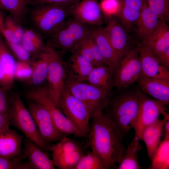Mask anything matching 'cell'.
Here are the masks:
<instances>
[{
    "mask_svg": "<svg viewBox=\"0 0 169 169\" xmlns=\"http://www.w3.org/2000/svg\"><path fill=\"white\" fill-rule=\"evenodd\" d=\"M74 5L41 3L32 5L27 13L31 29L47 40L71 16Z\"/></svg>",
    "mask_w": 169,
    "mask_h": 169,
    "instance_id": "3",
    "label": "cell"
},
{
    "mask_svg": "<svg viewBox=\"0 0 169 169\" xmlns=\"http://www.w3.org/2000/svg\"><path fill=\"white\" fill-rule=\"evenodd\" d=\"M59 108L86 137L89 131L91 114L86 106L65 86L59 100Z\"/></svg>",
    "mask_w": 169,
    "mask_h": 169,
    "instance_id": "8",
    "label": "cell"
},
{
    "mask_svg": "<svg viewBox=\"0 0 169 169\" xmlns=\"http://www.w3.org/2000/svg\"><path fill=\"white\" fill-rule=\"evenodd\" d=\"M105 28L120 62L136 42H133L129 35L130 32L115 20L111 21Z\"/></svg>",
    "mask_w": 169,
    "mask_h": 169,
    "instance_id": "14",
    "label": "cell"
},
{
    "mask_svg": "<svg viewBox=\"0 0 169 169\" xmlns=\"http://www.w3.org/2000/svg\"><path fill=\"white\" fill-rule=\"evenodd\" d=\"M23 158L28 157L31 169H54L53 161L43 151L27 137L23 141Z\"/></svg>",
    "mask_w": 169,
    "mask_h": 169,
    "instance_id": "20",
    "label": "cell"
},
{
    "mask_svg": "<svg viewBox=\"0 0 169 169\" xmlns=\"http://www.w3.org/2000/svg\"><path fill=\"white\" fill-rule=\"evenodd\" d=\"M137 42L141 62V77L169 82V68L161 65L146 46Z\"/></svg>",
    "mask_w": 169,
    "mask_h": 169,
    "instance_id": "15",
    "label": "cell"
},
{
    "mask_svg": "<svg viewBox=\"0 0 169 169\" xmlns=\"http://www.w3.org/2000/svg\"><path fill=\"white\" fill-rule=\"evenodd\" d=\"M71 16L81 23L92 27L101 25V11L97 0H81L74 4Z\"/></svg>",
    "mask_w": 169,
    "mask_h": 169,
    "instance_id": "16",
    "label": "cell"
},
{
    "mask_svg": "<svg viewBox=\"0 0 169 169\" xmlns=\"http://www.w3.org/2000/svg\"><path fill=\"white\" fill-rule=\"evenodd\" d=\"M149 8L159 18L166 22L169 19V0H146Z\"/></svg>",
    "mask_w": 169,
    "mask_h": 169,
    "instance_id": "34",
    "label": "cell"
},
{
    "mask_svg": "<svg viewBox=\"0 0 169 169\" xmlns=\"http://www.w3.org/2000/svg\"><path fill=\"white\" fill-rule=\"evenodd\" d=\"M87 39L92 50L95 67L105 65L99 49L94 39L91 35L90 31L88 36Z\"/></svg>",
    "mask_w": 169,
    "mask_h": 169,
    "instance_id": "41",
    "label": "cell"
},
{
    "mask_svg": "<svg viewBox=\"0 0 169 169\" xmlns=\"http://www.w3.org/2000/svg\"><path fill=\"white\" fill-rule=\"evenodd\" d=\"M136 83L142 92L160 101L165 106L168 105L169 82L141 77Z\"/></svg>",
    "mask_w": 169,
    "mask_h": 169,
    "instance_id": "19",
    "label": "cell"
},
{
    "mask_svg": "<svg viewBox=\"0 0 169 169\" xmlns=\"http://www.w3.org/2000/svg\"><path fill=\"white\" fill-rule=\"evenodd\" d=\"M74 169H106L98 157L88 151L80 159Z\"/></svg>",
    "mask_w": 169,
    "mask_h": 169,
    "instance_id": "33",
    "label": "cell"
},
{
    "mask_svg": "<svg viewBox=\"0 0 169 169\" xmlns=\"http://www.w3.org/2000/svg\"><path fill=\"white\" fill-rule=\"evenodd\" d=\"M111 94L104 109V113L114 122L125 135L139 112L142 92L133 85Z\"/></svg>",
    "mask_w": 169,
    "mask_h": 169,
    "instance_id": "2",
    "label": "cell"
},
{
    "mask_svg": "<svg viewBox=\"0 0 169 169\" xmlns=\"http://www.w3.org/2000/svg\"><path fill=\"white\" fill-rule=\"evenodd\" d=\"M4 22L7 28L20 43L24 30L21 27V24L10 15L4 18Z\"/></svg>",
    "mask_w": 169,
    "mask_h": 169,
    "instance_id": "37",
    "label": "cell"
},
{
    "mask_svg": "<svg viewBox=\"0 0 169 169\" xmlns=\"http://www.w3.org/2000/svg\"><path fill=\"white\" fill-rule=\"evenodd\" d=\"M29 0H0V8L8 12L10 15L20 24L26 18Z\"/></svg>",
    "mask_w": 169,
    "mask_h": 169,
    "instance_id": "31",
    "label": "cell"
},
{
    "mask_svg": "<svg viewBox=\"0 0 169 169\" xmlns=\"http://www.w3.org/2000/svg\"><path fill=\"white\" fill-rule=\"evenodd\" d=\"M32 70L31 64L18 60L16 64L14 73V78L20 80L30 79Z\"/></svg>",
    "mask_w": 169,
    "mask_h": 169,
    "instance_id": "35",
    "label": "cell"
},
{
    "mask_svg": "<svg viewBox=\"0 0 169 169\" xmlns=\"http://www.w3.org/2000/svg\"><path fill=\"white\" fill-rule=\"evenodd\" d=\"M119 3L118 0H102L99 4L101 12L107 16H111L117 14Z\"/></svg>",
    "mask_w": 169,
    "mask_h": 169,
    "instance_id": "39",
    "label": "cell"
},
{
    "mask_svg": "<svg viewBox=\"0 0 169 169\" xmlns=\"http://www.w3.org/2000/svg\"><path fill=\"white\" fill-rule=\"evenodd\" d=\"M10 49L19 61L31 64V56L21 43H6Z\"/></svg>",
    "mask_w": 169,
    "mask_h": 169,
    "instance_id": "36",
    "label": "cell"
},
{
    "mask_svg": "<svg viewBox=\"0 0 169 169\" xmlns=\"http://www.w3.org/2000/svg\"><path fill=\"white\" fill-rule=\"evenodd\" d=\"M87 148L85 144L67 137L62 138L52 145L51 151L54 166L59 169H74Z\"/></svg>",
    "mask_w": 169,
    "mask_h": 169,
    "instance_id": "10",
    "label": "cell"
},
{
    "mask_svg": "<svg viewBox=\"0 0 169 169\" xmlns=\"http://www.w3.org/2000/svg\"><path fill=\"white\" fill-rule=\"evenodd\" d=\"M88 36L76 51L85 59L91 62L95 66L92 50L87 39Z\"/></svg>",
    "mask_w": 169,
    "mask_h": 169,
    "instance_id": "42",
    "label": "cell"
},
{
    "mask_svg": "<svg viewBox=\"0 0 169 169\" xmlns=\"http://www.w3.org/2000/svg\"><path fill=\"white\" fill-rule=\"evenodd\" d=\"M90 120L85 143L87 148L98 157L106 169H116L125 149L123 144L125 135L101 110L93 113Z\"/></svg>",
    "mask_w": 169,
    "mask_h": 169,
    "instance_id": "1",
    "label": "cell"
},
{
    "mask_svg": "<svg viewBox=\"0 0 169 169\" xmlns=\"http://www.w3.org/2000/svg\"><path fill=\"white\" fill-rule=\"evenodd\" d=\"M166 106L161 102L142 92L139 112L132 124L135 136L141 140L144 129L158 119L160 114L163 115L166 113Z\"/></svg>",
    "mask_w": 169,
    "mask_h": 169,
    "instance_id": "12",
    "label": "cell"
},
{
    "mask_svg": "<svg viewBox=\"0 0 169 169\" xmlns=\"http://www.w3.org/2000/svg\"><path fill=\"white\" fill-rule=\"evenodd\" d=\"M8 114L10 125L21 131L45 152L51 151L52 144H47L43 140L31 113L18 93L11 94Z\"/></svg>",
    "mask_w": 169,
    "mask_h": 169,
    "instance_id": "4",
    "label": "cell"
},
{
    "mask_svg": "<svg viewBox=\"0 0 169 169\" xmlns=\"http://www.w3.org/2000/svg\"><path fill=\"white\" fill-rule=\"evenodd\" d=\"M90 34L97 45L105 65L114 66L119 62L106 33L101 25L91 27Z\"/></svg>",
    "mask_w": 169,
    "mask_h": 169,
    "instance_id": "21",
    "label": "cell"
},
{
    "mask_svg": "<svg viewBox=\"0 0 169 169\" xmlns=\"http://www.w3.org/2000/svg\"><path fill=\"white\" fill-rule=\"evenodd\" d=\"M65 86L86 106L91 114L102 110L112 94L87 82L76 80L68 75Z\"/></svg>",
    "mask_w": 169,
    "mask_h": 169,
    "instance_id": "7",
    "label": "cell"
},
{
    "mask_svg": "<svg viewBox=\"0 0 169 169\" xmlns=\"http://www.w3.org/2000/svg\"><path fill=\"white\" fill-rule=\"evenodd\" d=\"M65 63L67 75L80 81H86L95 67L77 51L72 53L68 62Z\"/></svg>",
    "mask_w": 169,
    "mask_h": 169,
    "instance_id": "24",
    "label": "cell"
},
{
    "mask_svg": "<svg viewBox=\"0 0 169 169\" xmlns=\"http://www.w3.org/2000/svg\"><path fill=\"white\" fill-rule=\"evenodd\" d=\"M164 120L163 126L165 138L169 137V115L168 113L163 116Z\"/></svg>",
    "mask_w": 169,
    "mask_h": 169,
    "instance_id": "46",
    "label": "cell"
},
{
    "mask_svg": "<svg viewBox=\"0 0 169 169\" xmlns=\"http://www.w3.org/2000/svg\"><path fill=\"white\" fill-rule=\"evenodd\" d=\"M49 59V53L47 45L46 50L31 63L32 70L30 79L33 85L38 86L46 80Z\"/></svg>",
    "mask_w": 169,
    "mask_h": 169,
    "instance_id": "29",
    "label": "cell"
},
{
    "mask_svg": "<svg viewBox=\"0 0 169 169\" xmlns=\"http://www.w3.org/2000/svg\"><path fill=\"white\" fill-rule=\"evenodd\" d=\"M162 21L149 8L146 0H143L139 17L133 30L135 32L137 41L144 45Z\"/></svg>",
    "mask_w": 169,
    "mask_h": 169,
    "instance_id": "17",
    "label": "cell"
},
{
    "mask_svg": "<svg viewBox=\"0 0 169 169\" xmlns=\"http://www.w3.org/2000/svg\"><path fill=\"white\" fill-rule=\"evenodd\" d=\"M10 125L8 113L0 114V131Z\"/></svg>",
    "mask_w": 169,
    "mask_h": 169,
    "instance_id": "45",
    "label": "cell"
},
{
    "mask_svg": "<svg viewBox=\"0 0 169 169\" xmlns=\"http://www.w3.org/2000/svg\"><path fill=\"white\" fill-rule=\"evenodd\" d=\"M141 75V62L136 41L116 67L114 86L119 90L132 85Z\"/></svg>",
    "mask_w": 169,
    "mask_h": 169,
    "instance_id": "9",
    "label": "cell"
},
{
    "mask_svg": "<svg viewBox=\"0 0 169 169\" xmlns=\"http://www.w3.org/2000/svg\"><path fill=\"white\" fill-rule=\"evenodd\" d=\"M144 45L156 57L169 49V26L166 21L160 22Z\"/></svg>",
    "mask_w": 169,
    "mask_h": 169,
    "instance_id": "25",
    "label": "cell"
},
{
    "mask_svg": "<svg viewBox=\"0 0 169 169\" xmlns=\"http://www.w3.org/2000/svg\"><path fill=\"white\" fill-rule=\"evenodd\" d=\"M25 96L28 100L38 103L46 108L58 129L66 136L74 135L79 138L84 137L55 105L50 96L46 85L27 90L25 92Z\"/></svg>",
    "mask_w": 169,
    "mask_h": 169,
    "instance_id": "6",
    "label": "cell"
},
{
    "mask_svg": "<svg viewBox=\"0 0 169 169\" xmlns=\"http://www.w3.org/2000/svg\"><path fill=\"white\" fill-rule=\"evenodd\" d=\"M21 157L8 159L0 156V169H28L27 163Z\"/></svg>",
    "mask_w": 169,
    "mask_h": 169,
    "instance_id": "38",
    "label": "cell"
},
{
    "mask_svg": "<svg viewBox=\"0 0 169 169\" xmlns=\"http://www.w3.org/2000/svg\"><path fill=\"white\" fill-rule=\"evenodd\" d=\"M27 103L28 110L41 137L46 143L51 144L66 137L58 129L46 108L29 100H28Z\"/></svg>",
    "mask_w": 169,
    "mask_h": 169,
    "instance_id": "13",
    "label": "cell"
},
{
    "mask_svg": "<svg viewBox=\"0 0 169 169\" xmlns=\"http://www.w3.org/2000/svg\"><path fill=\"white\" fill-rule=\"evenodd\" d=\"M81 0H29L28 5H33L41 3L65 5H74Z\"/></svg>",
    "mask_w": 169,
    "mask_h": 169,
    "instance_id": "43",
    "label": "cell"
},
{
    "mask_svg": "<svg viewBox=\"0 0 169 169\" xmlns=\"http://www.w3.org/2000/svg\"><path fill=\"white\" fill-rule=\"evenodd\" d=\"M10 88L0 86V114L8 113L12 94L8 92Z\"/></svg>",
    "mask_w": 169,
    "mask_h": 169,
    "instance_id": "40",
    "label": "cell"
},
{
    "mask_svg": "<svg viewBox=\"0 0 169 169\" xmlns=\"http://www.w3.org/2000/svg\"><path fill=\"white\" fill-rule=\"evenodd\" d=\"M23 136L7 127L0 131V156L8 159H23Z\"/></svg>",
    "mask_w": 169,
    "mask_h": 169,
    "instance_id": "18",
    "label": "cell"
},
{
    "mask_svg": "<svg viewBox=\"0 0 169 169\" xmlns=\"http://www.w3.org/2000/svg\"><path fill=\"white\" fill-rule=\"evenodd\" d=\"M140 140L134 136L126 149L123 152L121 159L118 163L116 169H141L139 164L137 151L141 149Z\"/></svg>",
    "mask_w": 169,
    "mask_h": 169,
    "instance_id": "28",
    "label": "cell"
},
{
    "mask_svg": "<svg viewBox=\"0 0 169 169\" xmlns=\"http://www.w3.org/2000/svg\"><path fill=\"white\" fill-rule=\"evenodd\" d=\"M149 169H169V137L160 143L151 161Z\"/></svg>",
    "mask_w": 169,
    "mask_h": 169,
    "instance_id": "32",
    "label": "cell"
},
{
    "mask_svg": "<svg viewBox=\"0 0 169 169\" xmlns=\"http://www.w3.org/2000/svg\"><path fill=\"white\" fill-rule=\"evenodd\" d=\"M117 15L120 23L129 32L133 30L139 17L143 0H120Z\"/></svg>",
    "mask_w": 169,
    "mask_h": 169,
    "instance_id": "22",
    "label": "cell"
},
{
    "mask_svg": "<svg viewBox=\"0 0 169 169\" xmlns=\"http://www.w3.org/2000/svg\"><path fill=\"white\" fill-rule=\"evenodd\" d=\"M0 34V62L9 85L13 84L14 73L16 62L6 42Z\"/></svg>",
    "mask_w": 169,
    "mask_h": 169,
    "instance_id": "30",
    "label": "cell"
},
{
    "mask_svg": "<svg viewBox=\"0 0 169 169\" xmlns=\"http://www.w3.org/2000/svg\"><path fill=\"white\" fill-rule=\"evenodd\" d=\"M0 86H10L7 81L0 62Z\"/></svg>",
    "mask_w": 169,
    "mask_h": 169,
    "instance_id": "47",
    "label": "cell"
},
{
    "mask_svg": "<svg viewBox=\"0 0 169 169\" xmlns=\"http://www.w3.org/2000/svg\"><path fill=\"white\" fill-rule=\"evenodd\" d=\"M43 38L32 29H24L21 44L33 59L38 58L47 47Z\"/></svg>",
    "mask_w": 169,
    "mask_h": 169,
    "instance_id": "27",
    "label": "cell"
},
{
    "mask_svg": "<svg viewBox=\"0 0 169 169\" xmlns=\"http://www.w3.org/2000/svg\"><path fill=\"white\" fill-rule=\"evenodd\" d=\"M47 45L49 59L46 86L52 100L59 108V100L65 87L67 75L66 63L58 52Z\"/></svg>",
    "mask_w": 169,
    "mask_h": 169,
    "instance_id": "11",
    "label": "cell"
},
{
    "mask_svg": "<svg viewBox=\"0 0 169 169\" xmlns=\"http://www.w3.org/2000/svg\"><path fill=\"white\" fill-rule=\"evenodd\" d=\"M91 27L69 16L47 40L46 44L62 53L72 54L86 39L90 32Z\"/></svg>",
    "mask_w": 169,
    "mask_h": 169,
    "instance_id": "5",
    "label": "cell"
},
{
    "mask_svg": "<svg viewBox=\"0 0 169 169\" xmlns=\"http://www.w3.org/2000/svg\"><path fill=\"white\" fill-rule=\"evenodd\" d=\"M164 123V119H158L147 126L143 132L141 141L146 144L147 155L151 161L160 143Z\"/></svg>",
    "mask_w": 169,
    "mask_h": 169,
    "instance_id": "26",
    "label": "cell"
},
{
    "mask_svg": "<svg viewBox=\"0 0 169 169\" xmlns=\"http://www.w3.org/2000/svg\"><path fill=\"white\" fill-rule=\"evenodd\" d=\"M118 64L113 66L104 65L94 67L86 82L109 92L114 86L115 70Z\"/></svg>",
    "mask_w": 169,
    "mask_h": 169,
    "instance_id": "23",
    "label": "cell"
},
{
    "mask_svg": "<svg viewBox=\"0 0 169 169\" xmlns=\"http://www.w3.org/2000/svg\"><path fill=\"white\" fill-rule=\"evenodd\" d=\"M156 57L161 65L166 68H169V49Z\"/></svg>",
    "mask_w": 169,
    "mask_h": 169,
    "instance_id": "44",
    "label": "cell"
}]
</instances>
